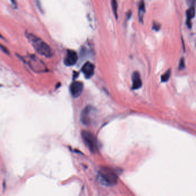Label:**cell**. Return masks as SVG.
Returning a JSON list of instances; mask_svg holds the SVG:
<instances>
[{
  "label": "cell",
  "mask_w": 196,
  "mask_h": 196,
  "mask_svg": "<svg viewBox=\"0 0 196 196\" xmlns=\"http://www.w3.org/2000/svg\"><path fill=\"white\" fill-rule=\"evenodd\" d=\"M25 36L39 54L46 58H51L53 55V51L51 48L43 40L29 32H27Z\"/></svg>",
  "instance_id": "cell-1"
},
{
  "label": "cell",
  "mask_w": 196,
  "mask_h": 196,
  "mask_svg": "<svg viewBox=\"0 0 196 196\" xmlns=\"http://www.w3.org/2000/svg\"><path fill=\"white\" fill-rule=\"evenodd\" d=\"M98 178L104 185H113L118 181V175L109 168H103L98 172Z\"/></svg>",
  "instance_id": "cell-2"
},
{
  "label": "cell",
  "mask_w": 196,
  "mask_h": 196,
  "mask_svg": "<svg viewBox=\"0 0 196 196\" xmlns=\"http://www.w3.org/2000/svg\"><path fill=\"white\" fill-rule=\"evenodd\" d=\"M83 141L92 153H96L98 150L97 142L95 136L88 131H83L81 133Z\"/></svg>",
  "instance_id": "cell-3"
},
{
  "label": "cell",
  "mask_w": 196,
  "mask_h": 196,
  "mask_svg": "<svg viewBox=\"0 0 196 196\" xmlns=\"http://www.w3.org/2000/svg\"><path fill=\"white\" fill-rule=\"evenodd\" d=\"M78 54L74 50H68L64 58V64L67 66H74L78 61Z\"/></svg>",
  "instance_id": "cell-4"
},
{
  "label": "cell",
  "mask_w": 196,
  "mask_h": 196,
  "mask_svg": "<svg viewBox=\"0 0 196 196\" xmlns=\"http://www.w3.org/2000/svg\"><path fill=\"white\" fill-rule=\"evenodd\" d=\"M93 110V107L90 105L86 107L82 110L81 114V121L85 125H88L91 123V114H92Z\"/></svg>",
  "instance_id": "cell-5"
},
{
  "label": "cell",
  "mask_w": 196,
  "mask_h": 196,
  "mask_svg": "<svg viewBox=\"0 0 196 196\" xmlns=\"http://www.w3.org/2000/svg\"><path fill=\"white\" fill-rule=\"evenodd\" d=\"M83 89V84L81 81H74L70 86V92L74 98L78 97Z\"/></svg>",
  "instance_id": "cell-6"
},
{
  "label": "cell",
  "mask_w": 196,
  "mask_h": 196,
  "mask_svg": "<svg viewBox=\"0 0 196 196\" xmlns=\"http://www.w3.org/2000/svg\"><path fill=\"white\" fill-rule=\"evenodd\" d=\"M94 65L90 62H86L82 66L81 71L85 75L86 78H90L94 74Z\"/></svg>",
  "instance_id": "cell-7"
},
{
  "label": "cell",
  "mask_w": 196,
  "mask_h": 196,
  "mask_svg": "<svg viewBox=\"0 0 196 196\" xmlns=\"http://www.w3.org/2000/svg\"><path fill=\"white\" fill-rule=\"evenodd\" d=\"M132 80L133 90L139 89L142 86V81L138 71H135L132 74Z\"/></svg>",
  "instance_id": "cell-8"
},
{
  "label": "cell",
  "mask_w": 196,
  "mask_h": 196,
  "mask_svg": "<svg viewBox=\"0 0 196 196\" xmlns=\"http://www.w3.org/2000/svg\"><path fill=\"white\" fill-rule=\"evenodd\" d=\"M195 16V8L194 6L191 7L188 11H186V16H187V20L186 24L188 25L189 27H191V19L194 18Z\"/></svg>",
  "instance_id": "cell-9"
},
{
  "label": "cell",
  "mask_w": 196,
  "mask_h": 196,
  "mask_svg": "<svg viewBox=\"0 0 196 196\" xmlns=\"http://www.w3.org/2000/svg\"><path fill=\"white\" fill-rule=\"evenodd\" d=\"M144 12H145V5H144V2L142 1L140 3L139 8V16L140 21L143 19V16Z\"/></svg>",
  "instance_id": "cell-10"
},
{
  "label": "cell",
  "mask_w": 196,
  "mask_h": 196,
  "mask_svg": "<svg viewBox=\"0 0 196 196\" xmlns=\"http://www.w3.org/2000/svg\"><path fill=\"white\" fill-rule=\"evenodd\" d=\"M171 75V70L170 69L168 70L164 73L163 74V75L161 76V81L162 82H167L169 79V78Z\"/></svg>",
  "instance_id": "cell-11"
},
{
  "label": "cell",
  "mask_w": 196,
  "mask_h": 196,
  "mask_svg": "<svg viewBox=\"0 0 196 196\" xmlns=\"http://www.w3.org/2000/svg\"><path fill=\"white\" fill-rule=\"evenodd\" d=\"M111 5H112L113 12L114 13L116 18H118V3L115 0H112L111 1Z\"/></svg>",
  "instance_id": "cell-12"
},
{
  "label": "cell",
  "mask_w": 196,
  "mask_h": 196,
  "mask_svg": "<svg viewBox=\"0 0 196 196\" xmlns=\"http://www.w3.org/2000/svg\"><path fill=\"white\" fill-rule=\"evenodd\" d=\"M184 68H185V62H184L183 58H182L181 59V61H180L179 64V69L181 70V69H183Z\"/></svg>",
  "instance_id": "cell-13"
},
{
  "label": "cell",
  "mask_w": 196,
  "mask_h": 196,
  "mask_svg": "<svg viewBox=\"0 0 196 196\" xmlns=\"http://www.w3.org/2000/svg\"><path fill=\"white\" fill-rule=\"evenodd\" d=\"M0 48H1V50H2V51L4 52V53H7L8 55L9 54V52L7 48L6 47H5L4 46H3L1 44H0Z\"/></svg>",
  "instance_id": "cell-14"
},
{
  "label": "cell",
  "mask_w": 196,
  "mask_h": 196,
  "mask_svg": "<svg viewBox=\"0 0 196 196\" xmlns=\"http://www.w3.org/2000/svg\"><path fill=\"white\" fill-rule=\"evenodd\" d=\"M0 38H2V36H1V35H0Z\"/></svg>",
  "instance_id": "cell-15"
}]
</instances>
